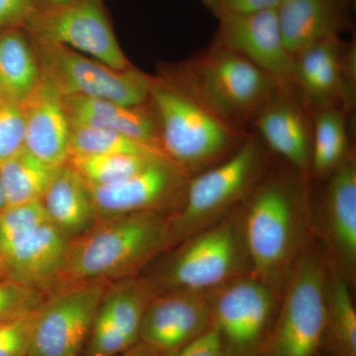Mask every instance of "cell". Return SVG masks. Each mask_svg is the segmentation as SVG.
Returning <instances> with one entry per match:
<instances>
[{
    "instance_id": "cell-6",
    "label": "cell",
    "mask_w": 356,
    "mask_h": 356,
    "mask_svg": "<svg viewBox=\"0 0 356 356\" xmlns=\"http://www.w3.org/2000/svg\"><path fill=\"white\" fill-rule=\"evenodd\" d=\"M329 267L327 250L311 240L283 288L261 356H315L322 350Z\"/></svg>"
},
{
    "instance_id": "cell-1",
    "label": "cell",
    "mask_w": 356,
    "mask_h": 356,
    "mask_svg": "<svg viewBox=\"0 0 356 356\" xmlns=\"http://www.w3.org/2000/svg\"><path fill=\"white\" fill-rule=\"evenodd\" d=\"M240 206L252 275L281 296L311 241L305 179L286 173L262 177Z\"/></svg>"
},
{
    "instance_id": "cell-23",
    "label": "cell",
    "mask_w": 356,
    "mask_h": 356,
    "mask_svg": "<svg viewBox=\"0 0 356 356\" xmlns=\"http://www.w3.org/2000/svg\"><path fill=\"white\" fill-rule=\"evenodd\" d=\"M41 202L49 222L70 240L97 222L88 184L70 165L60 166Z\"/></svg>"
},
{
    "instance_id": "cell-20",
    "label": "cell",
    "mask_w": 356,
    "mask_h": 356,
    "mask_svg": "<svg viewBox=\"0 0 356 356\" xmlns=\"http://www.w3.org/2000/svg\"><path fill=\"white\" fill-rule=\"evenodd\" d=\"M70 238L50 222L0 259L4 280L49 293L62 268Z\"/></svg>"
},
{
    "instance_id": "cell-21",
    "label": "cell",
    "mask_w": 356,
    "mask_h": 356,
    "mask_svg": "<svg viewBox=\"0 0 356 356\" xmlns=\"http://www.w3.org/2000/svg\"><path fill=\"white\" fill-rule=\"evenodd\" d=\"M63 99L72 127L107 129L161 151L158 121L149 102L140 106H126L110 100L81 96Z\"/></svg>"
},
{
    "instance_id": "cell-9",
    "label": "cell",
    "mask_w": 356,
    "mask_h": 356,
    "mask_svg": "<svg viewBox=\"0 0 356 356\" xmlns=\"http://www.w3.org/2000/svg\"><path fill=\"white\" fill-rule=\"evenodd\" d=\"M212 327L228 356H261L273 331L280 295L254 275L209 292Z\"/></svg>"
},
{
    "instance_id": "cell-35",
    "label": "cell",
    "mask_w": 356,
    "mask_h": 356,
    "mask_svg": "<svg viewBox=\"0 0 356 356\" xmlns=\"http://www.w3.org/2000/svg\"><path fill=\"white\" fill-rule=\"evenodd\" d=\"M38 0H0V31L13 27H24L36 13Z\"/></svg>"
},
{
    "instance_id": "cell-4",
    "label": "cell",
    "mask_w": 356,
    "mask_h": 356,
    "mask_svg": "<svg viewBox=\"0 0 356 356\" xmlns=\"http://www.w3.org/2000/svg\"><path fill=\"white\" fill-rule=\"evenodd\" d=\"M179 243L156 277L147 280L154 294L173 290L210 292L252 274L238 207Z\"/></svg>"
},
{
    "instance_id": "cell-8",
    "label": "cell",
    "mask_w": 356,
    "mask_h": 356,
    "mask_svg": "<svg viewBox=\"0 0 356 356\" xmlns=\"http://www.w3.org/2000/svg\"><path fill=\"white\" fill-rule=\"evenodd\" d=\"M31 40L41 81L62 97L98 98L126 106L149 102L153 76L134 65L127 70H114L62 44Z\"/></svg>"
},
{
    "instance_id": "cell-25",
    "label": "cell",
    "mask_w": 356,
    "mask_h": 356,
    "mask_svg": "<svg viewBox=\"0 0 356 356\" xmlns=\"http://www.w3.org/2000/svg\"><path fill=\"white\" fill-rule=\"evenodd\" d=\"M350 285L330 262L325 334L321 350L330 356H356V310Z\"/></svg>"
},
{
    "instance_id": "cell-11",
    "label": "cell",
    "mask_w": 356,
    "mask_h": 356,
    "mask_svg": "<svg viewBox=\"0 0 356 356\" xmlns=\"http://www.w3.org/2000/svg\"><path fill=\"white\" fill-rule=\"evenodd\" d=\"M108 284L83 283L49 292L37 313L28 356H83Z\"/></svg>"
},
{
    "instance_id": "cell-31",
    "label": "cell",
    "mask_w": 356,
    "mask_h": 356,
    "mask_svg": "<svg viewBox=\"0 0 356 356\" xmlns=\"http://www.w3.org/2000/svg\"><path fill=\"white\" fill-rule=\"evenodd\" d=\"M25 138L22 105L0 102V163L24 151Z\"/></svg>"
},
{
    "instance_id": "cell-38",
    "label": "cell",
    "mask_w": 356,
    "mask_h": 356,
    "mask_svg": "<svg viewBox=\"0 0 356 356\" xmlns=\"http://www.w3.org/2000/svg\"><path fill=\"white\" fill-rule=\"evenodd\" d=\"M72 1H74V0H38L37 11L50 8V7L62 6V4L70 3Z\"/></svg>"
},
{
    "instance_id": "cell-14",
    "label": "cell",
    "mask_w": 356,
    "mask_h": 356,
    "mask_svg": "<svg viewBox=\"0 0 356 356\" xmlns=\"http://www.w3.org/2000/svg\"><path fill=\"white\" fill-rule=\"evenodd\" d=\"M154 291L137 276L109 283L83 356H116L140 341L143 317Z\"/></svg>"
},
{
    "instance_id": "cell-7",
    "label": "cell",
    "mask_w": 356,
    "mask_h": 356,
    "mask_svg": "<svg viewBox=\"0 0 356 356\" xmlns=\"http://www.w3.org/2000/svg\"><path fill=\"white\" fill-rule=\"evenodd\" d=\"M266 154L261 143L247 138L221 163L191 177L184 201L170 214L178 243L221 220L240 206L264 177Z\"/></svg>"
},
{
    "instance_id": "cell-17",
    "label": "cell",
    "mask_w": 356,
    "mask_h": 356,
    "mask_svg": "<svg viewBox=\"0 0 356 356\" xmlns=\"http://www.w3.org/2000/svg\"><path fill=\"white\" fill-rule=\"evenodd\" d=\"M324 207L327 257L353 284L356 273V161L353 152L330 175Z\"/></svg>"
},
{
    "instance_id": "cell-18",
    "label": "cell",
    "mask_w": 356,
    "mask_h": 356,
    "mask_svg": "<svg viewBox=\"0 0 356 356\" xmlns=\"http://www.w3.org/2000/svg\"><path fill=\"white\" fill-rule=\"evenodd\" d=\"M281 84L264 100L252 120L271 151L306 175L310 170L312 128L305 111Z\"/></svg>"
},
{
    "instance_id": "cell-3",
    "label": "cell",
    "mask_w": 356,
    "mask_h": 356,
    "mask_svg": "<svg viewBox=\"0 0 356 356\" xmlns=\"http://www.w3.org/2000/svg\"><path fill=\"white\" fill-rule=\"evenodd\" d=\"M149 104L163 153L188 173H199L235 153L245 138L204 106L170 70L153 76Z\"/></svg>"
},
{
    "instance_id": "cell-19",
    "label": "cell",
    "mask_w": 356,
    "mask_h": 356,
    "mask_svg": "<svg viewBox=\"0 0 356 356\" xmlns=\"http://www.w3.org/2000/svg\"><path fill=\"white\" fill-rule=\"evenodd\" d=\"M22 107L25 149L47 165H65L70 158L72 126L62 96L41 81Z\"/></svg>"
},
{
    "instance_id": "cell-33",
    "label": "cell",
    "mask_w": 356,
    "mask_h": 356,
    "mask_svg": "<svg viewBox=\"0 0 356 356\" xmlns=\"http://www.w3.org/2000/svg\"><path fill=\"white\" fill-rule=\"evenodd\" d=\"M48 293L14 281L0 280V323L35 310Z\"/></svg>"
},
{
    "instance_id": "cell-37",
    "label": "cell",
    "mask_w": 356,
    "mask_h": 356,
    "mask_svg": "<svg viewBox=\"0 0 356 356\" xmlns=\"http://www.w3.org/2000/svg\"><path fill=\"white\" fill-rule=\"evenodd\" d=\"M116 356H163L159 355L158 351L153 350L151 346L143 343V341H138L137 343L134 344L127 350L120 353Z\"/></svg>"
},
{
    "instance_id": "cell-12",
    "label": "cell",
    "mask_w": 356,
    "mask_h": 356,
    "mask_svg": "<svg viewBox=\"0 0 356 356\" xmlns=\"http://www.w3.org/2000/svg\"><path fill=\"white\" fill-rule=\"evenodd\" d=\"M191 175L168 158L151 165L117 184L88 186L96 219L158 211L181 206ZM179 206V207H180Z\"/></svg>"
},
{
    "instance_id": "cell-24",
    "label": "cell",
    "mask_w": 356,
    "mask_h": 356,
    "mask_svg": "<svg viewBox=\"0 0 356 356\" xmlns=\"http://www.w3.org/2000/svg\"><path fill=\"white\" fill-rule=\"evenodd\" d=\"M41 81L38 58L25 28L0 31V102L23 103Z\"/></svg>"
},
{
    "instance_id": "cell-40",
    "label": "cell",
    "mask_w": 356,
    "mask_h": 356,
    "mask_svg": "<svg viewBox=\"0 0 356 356\" xmlns=\"http://www.w3.org/2000/svg\"><path fill=\"white\" fill-rule=\"evenodd\" d=\"M315 356H330L327 355H325V353H323V351H320V353H317Z\"/></svg>"
},
{
    "instance_id": "cell-36",
    "label": "cell",
    "mask_w": 356,
    "mask_h": 356,
    "mask_svg": "<svg viewBox=\"0 0 356 356\" xmlns=\"http://www.w3.org/2000/svg\"><path fill=\"white\" fill-rule=\"evenodd\" d=\"M175 356H228L221 337L214 327H211L202 336L185 346Z\"/></svg>"
},
{
    "instance_id": "cell-39",
    "label": "cell",
    "mask_w": 356,
    "mask_h": 356,
    "mask_svg": "<svg viewBox=\"0 0 356 356\" xmlns=\"http://www.w3.org/2000/svg\"><path fill=\"white\" fill-rule=\"evenodd\" d=\"M6 207V202H4L3 193H2L1 184H0V212Z\"/></svg>"
},
{
    "instance_id": "cell-41",
    "label": "cell",
    "mask_w": 356,
    "mask_h": 356,
    "mask_svg": "<svg viewBox=\"0 0 356 356\" xmlns=\"http://www.w3.org/2000/svg\"><path fill=\"white\" fill-rule=\"evenodd\" d=\"M4 280L3 274H2L1 266H0V280Z\"/></svg>"
},
{
    "instance_id": "cell-15",
    "label": "cell",
    "mask_w": 356,
    "mask_h": 356,
    "mask_svg": "<svg viewBox=\"0 0 356 356\" xmlns=\"http://www.w3.org/2000/svg\"><path fill=\"white\" fill-rule=\"evenodd\" d=\"M292 83L318 108L344 107L353 102L355 48H346L339 35L318 42L294 56Z\"/></svg>"
},
{
    "instance_id": "cell-34",
    "label": "cell",
    "mask_w": 356,
    "mask_h": 356,
    "mask_svg": "<svg viewBox=\"0 0 356 356\" xmlns=\"http://www.w3.org/2000/svg\"><path fill=\"white\" fill-rule=\"evenodd\" d=\"M282 0H202L203 6L217 19L277 8Z\"/></svg>"
},
{
    "instance_id": "cell-30",
    "label": "cell",
    "mask_w": 356,
    "mask_h": 356,
    "mask_svg": "<svg viewBox=\"0 0 356 356\" xmlns=\"http://www.w3.org/2000/svg\"><path fill=\"white\" fill-rule=\"evenodd\" d=\"M48 221L41 200L4 207L0 212V259Z\"/></svg>"
},
{
    "instance_id": "cell-29",
    "label": "cell",
    "mask_w": 356,
    "mask_h": 356,
    "mask_svg": "<svg viewBox=\"0 0 356 356\" xmlns=\"http://www.w3.org/2000/svg\"><path fill=\"white\" fill-rule=\"evenodd\" d=\"M95 154L165 156L163 152L142 144L123 134L97 127H72L70 158ZM69 158V159H70Z\"/></svg>"
},
{
    "instance_id": "cell-32",
    "label": "cell",
    "mask_w": 356,
    "mask_h": 356,
    "mask_svg": "<svg viewBox=\"0 0 356 356\" xmlns=\"http://www.w3.org/2000/svg\"><path fill=\"white\" fill-rule=\"evenodd\" d=\"M38 309L0 323V356L29 355Z\"/></svg>"
},
{
    "instance_id": "cell-28",
    "label": "cell",
    "mask_w": 356,
    "mask_h": 356,
    "mask_svg": "<svg viewBox=\"0 0 356 356\" xmlns=\"http://www.w3.org/2000/svg\"><path fill=\"white\" fill-rule=\"evenodd\" d=\"M159 158L166 156L95 154L72 156L65 165L76 170L88 186H105L126 179Z\"/></svg>"
},
{
    "instance_id": "cell-10",
    "label": "cell",
    "mask_w": 356,
    "mask_h": 356,
    "mask_svg": "<svg viewBox=\"0 0 356 356\" xmlns=\"http://www.w3.org/2000/svg\"><path fill=\"white\" fill-rule=\"evenodd\" d=\"M24 28L32 39L62 44L114 70L132 67L117 41L102 0H74L33 14Z\"/></svg>"
},
{
    "instance_id": "cell-27",
    "label": "cell",
    "mask_w": 356,
    "mask_h": 356,
    "mask_svg": "<svg viewBox=\"0 0 356 356\" xmlns=\"http://www.w3.org/2000/svg\"><path fill=\"white\" fill-rule=\"evenodd\" d=\"M350 152L344 110L337 106L321 107L312 128V172L318 177H330Z\"/></svg>"
},
{
    "instance_id": "cell-22",
    "label": "cell",
    "mask_w": 356,
    "mask_h": 356,
    "mask_svg": "<svg viewBox=\"0 0 356 356\" xmlns=\"http://www.w3.org/2000/svg\"><path fill=\"white\" fill-rule=\"evenodd\" d=\"M276 15L283 43L292 56L339 35L346 23L343 0H282Z\"/></svg>"
},
{
    "instance_id": "cell-13",
    "label": "cell",
    "mask_w": 356,
    "mask_h": 356,
    "mask_svg": "<svg viewBox=\"0 0 356 356\" xmlns=\"http://www.w3.org/2000/svg\"><path fill=\"white\" fill-rule=\"evenodd\" d=\"M212 327L209 292L173 290L154 294L140 325V341L175 356Z\"/></svg>"
},
{
    "instance_id": "cell-26",
    "label": "cell",
    "mask_w": 356,
    "mask_h": 356,
    "mask_svg": "<svg viewBox=\"0 0 356 356\" xmlns=\"http://www.w3.org/2000/svg\"><path fill=\"white\" fill-rule=\"evenodd\" d=\"M58 170L26 149L0 163V184L6 207L41 200Z\"/></svg>"
},
{
    "instance_id": "cell-2",
    "label": "cell",
    "mask_w": 356,
    "mask_h": 356,
    "mask_svg": "<svg viewBox=\"0 0 356 356\" xmlns=\"http://www.w3.org/2000/svg\"><path fill=\"white\" fill-rule=\"evenodd\" d=\"M170 214L158 211L98 220L69 241L50 291L83 283H111L140 269L175 245Z\"/></svg>"
},
{
    "instance_id": "cell-16",
    "label": "cell",
    "mask_w": 356,
    "mask_h": 356,
    "mask_svg": "<svg viewBox=\"0 0 356 356\" xmlns=\"http://www.w3.org/2000/svg\"><path fill=\"white\" fill-rule=\"evenodd\" d=\"M218 20L214 44L245 58L280 83L291 84L294 56L283 43L276 9Z\"/></svg>"
},
{
    "instance_id": "cell-5",
    "label": "cell",
    "mask_w": 356,
    "mask_h": 356,
    "mask_svg": "<svg viewBox=\"0 0 356 356\" xmlns=\"http://www.w3.org/2000/svg\"><path fill=\"white\" fill-rule=\"evenodd\" d=\"M170 72L218 118L241 131L264 100L283 84L216 44Z\"/></svg>"
}]
</instances>
